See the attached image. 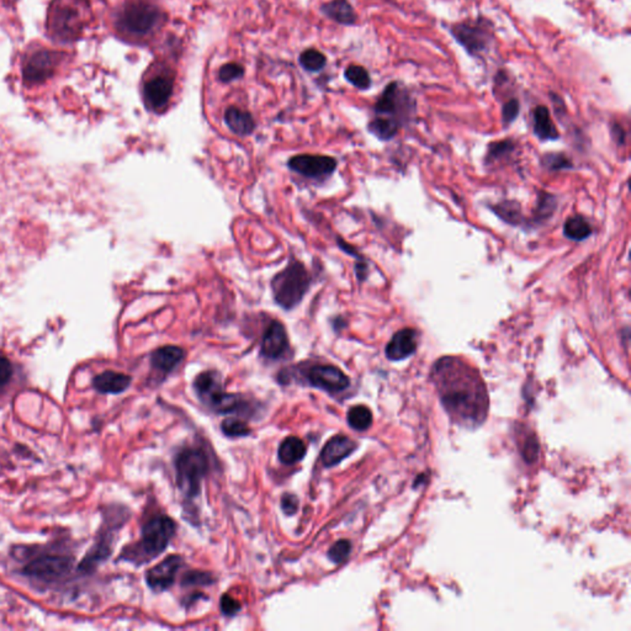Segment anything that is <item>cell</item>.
<instances>
[{"label":"cell","instance_id":"e575fe53","mask_svg":"<svg viewBox=\"0 0 631 631\" xmlns=\"http://www.w3.org/2000/svg\"><path fill=\"white\" fill-rule=\"evenodd\" d=\"M244 74V69L238 63H226L218 71V79L222 83H231Z\"/></svg>","mask_w":631,"mask_h":631},{"label":"cell","instance_id":"277c9868","mask_svg":"<svg viewBox=\"0 0 631 631\" xmlns=\"http://www.w3.org/2000/svg\"><path fill=\"white\" fill-rule=\"evenodd\" d=\"M194 389L199 399L218 413H233L242 411L247 404L238 394H227L223 389L222 378L218 371H204L194 380Z\"/></svg>","mask_w":631,"mask_h":631},{"label":"cell","instance_id":"4fadbf2b","mask_svg":"<svg viewBox=\"0 0 631 631\" xmlns=\"http://www.w3.org/2000/svg\"><path fill=\"white\" fill-rule=\"evenodd\" d=\"M174 91L172 76L158 74L146 81L143 86V99L147 109L151 112H162L167 107Z\"/></svg>","mask_w":631,"mask_h":631},{"label":"cell","instance_id":"f35d334b","mask_svg":"<svg viewBox=\"0 0 631 631\" xmlns=\"http://www.w3.org/2000/svg\"><path fill=\"white\" fill-rule=\"evenodd\" d=\"M220 606H221V611H222L223 614L227 616H236L239 609H241V604L234 598L228 596V595H225L221 598Z\"/></svg>","mask_w":631,"mask_h":631},{"label":"cell","instance_id":"7c38bea8","mask_svg":"<svg viewBox=\"0 0 631 631\" xmlns=\"http://www.w3.org/2000/svg\"><path fill=\"white\" fill-rule=\"evenodd\" d=\"M73 559L68 556L44 555L24 567V573L44 581L57 580L71 571Z\"/></svg>","mask_w":631,"mask_h":631},{"label":"cell","instance_id":"5bb4252c","mask_svg":"<svg viewBox=\"0 0 631 631\" xmlns=\"http://www.w3.org/2000/svg\"><path fill=\"white\" fill-rule=\"evenodd\" d=\"M306 378L311 386L327 392H340L350 384L348 376L334 365H314Z\"/></svg>","mask_w":631,"mask_h":631},{"label":"cell","instance_id":"30bf717a","mask_svg":"<svg viewBox=\"0 0 631 631\" xmlns=\"http://www.w3.org/2000/svg\"><path fill=\"white\" fill-rule=\"evenodd\" d=\"M288 167L290 171L308 179L324 180L333 174L338 167V162L333 157L298 154L288 159Z\"/></svg>","mask_w":631,"mask_h":631},{"label":"cell","instance_id":"ba28073f","mask_svg":"<svg viewBox=\"0 0 631 631\" xmlns=\"http://www.w3.org/2000/svg\"><path fill=\"white\" fill-rule=\"evenodd\" d=\"M175 469L180 490L189 497L199 495L200 484L208 471L206 454L195 448L182 450L175 459Z\"/></svg>","mask_w":631,"mask_h":631},{"label":"cell","instance_id":"d590c367","mask_svg":"<svg viewBox=\"0 0 631 631\" xmlns=\"http://www.w3.org/2000/svg\"><path fill=\"white\" fill-rule=\"evenodd\" d=\"M543 163L550 171H560L572 167L570 159L562 153H549L543 158Z\"/></svg>","mask_w":631,"mask_h":631},{"label":"cell","instance_id":"9c48e42d","mask_svg":"<svg viewBox=\"0 0 631 631\" xmlns=\"http://www.w3.org/2000/svg\"><path fill=\"white\" fill-rule=\"evenodd\" d=\"M175 529V522L167 515H157L148 520L143 526L142 539L137 546L142 551L140 554L143 555V560H150L161 555L167 549Z\"/></svg>","mask_w":631,"mask_h":631},{"label":"cell","instance_id":"1f68e13d","mask_svg":"<svg viewBox=\"0 0 631 631\" xmlns=\"http://www.w3.org/2000/svg\"><path fill=\"white\" fill-rule=\"evenodd\" d=\"M213 576L204 571H189L182 577V586H207L213 583Z\"/></svg>","mask_w":631,"mask_h":631},{"label":"cell","instance_id":"e0dca14e","mask_svg":"<svg viewBox=\"0 0 631 631\" xmlns=\"http://www.w3.org/2000/svg\"><path fill=\"white\" fill-rule=\"evenodd\" d=\"M417 349V332L404 328L394 333L386 347V357L392 361H399L411 357Z\"/></svg>","mask_w":631,"mask_h":631},{"label":"cell","instance_id":"3957f363","mask_svg":"<svg viewBox=\"0 0 631 631\" xmlns=\"http://www.w3.org/2000/svg\"><path fill=\"white\" fill-rule=\"evenodd\" d=\"M493 22L490 19L479 16L474 20L454 22L449 27V34L470 57L482 58L490 52L493 46Z\"/></svg>","mask_w":631,"mask_h":631},{"label":"cell","instance_id":"2e32d148","mask_svg":"<svg viewBox=\"0 0 631 631\" xmlns=\"http://www.w3.org/2000/svg\"><path fill=\"white\" fill-rule=\"evenodd\" d=\"M182 564V559L180 556H168L162 562L147 571V585L154 592L166 591L175 581V576Z\"/></svg>","mask_w":631,"mask_h":631},{"label":"cell","instance_id":"4316f807","mask_svg":"<svg viewBox=\"0 0 631 631\" xmlns=\"http://www.w3.org/2000/svg\"><path fill=\"white\" fill-rule=\"evenodd\" d=\"M345 79L360 91H368L373 86V81L368 69L358 65H350L344 72Z\"/></svg>","mask_w":631,"mask_h":631},{"label":"cell","instance_id":"7402d4cb","mask_svg":"<svg viewBox=\"0 0 631 631\" xmlns=\"http://www.w3.org/2000/svg\"><path fill=\"white\" fill-rule=\"evenodd\" d=\"M132 379L126 374L117 373V371H104L98 375L93 385L96 391L101 394H121L125 390L128 389L131 385Z\"/></svg>","mask_w":631,"mask_h":631},{"label":"cell","instance_id":"f546056e","mask_svg":"<svg viewBox=\"0 0 631 631\" xmlns=\"http://www.w3.org/2000/svg\"><path fill=\"white\" fill-rule=\"evenodd\" d=\"M492 210L495 211L502 220H505V222L512 223V225H518L522 218L520 215V207L515 202H503L497 206L492 207Z\"/></svg>","mask_w":631,"mask_h":631},{"label":"cell","instance_id":"b9f144b4","mask_svg":"<svg viewBox=\"0 0 631 631\" xmlns=\"http://www.w3.org/2000/svg\"><path fill=\"white\" fill-rule=\"evenodd\" d=\"M538 449H539V446H538V443H536L534 438H529V439L525 440L524 449H523V456H524L525 460L526 461H533V460L536 459V455H538Z\"/></svg>","mask_w":631,"mask_h":631},{"label":"cell","instance_id":"f1b7e54d","mask_svg":"<svg viewBox=\"0 0 631 631\" xmlns=\"http://www.w3.org/2000/svg\"><path fill=\"white\" fill-rule=\"evenodd\" d=\"M300 65L303 66V69L314 73L324 69L327 65V58L322 52L314 48H308L300 55Z\"/></svg>","mask_w":631,"mask_h":631},{"label":"cell","instance_id":"7bdbcfd3","mask_svg":"<svg viewBox=\"0 0 631 631\" xmlns=\"http://www.w3.org/2000/svg\"><path fill=\"white\" fill-rule=\"evenodd\" d=\"M611 136L614 137V140L619 145H624L626 136L625 131H624V128L619 124H613L611 125Z\"/></svg>","mask_w":631,"mask_h":631},{"label":"cell","instance_id":"5b68a950","mask_svg":"<svg viewBox=\"0 0 631 631\" xmlns=\"http://www.w3.org/2000/svg\"><path fill=\"white\" fill-rule=\"evenodd\" d=\"M84 0H56L51 9L48 30L62 42L76 41L84 27Z\"/></svg>","mask_w":631,"mask_h":631},{"label":"cell","instance_id":"4dcf8cb0","mask_svg":"<svg viewBox=\"0 0 631 631\" xmlns=\"http://www.w3.org/2000/svg\"><path fill=\"white\" fill-rule=\"evenodd\" d=\"M221 430L227 437H247L251 434V428L247 423L236 418L225 419L221 425Z\"/></svg>","mask_w":631,"mask_h":631},{"label":"cell","instance_id":"d4e9b609","mask_svg":"<svg viewBox=\"0 0 631 631\" xmlns=\"http://www.w3.org/2000/svg\"><path fill=\"white\" fill-rule=\"evenodd\" d=\"M401 125L399 122L387 119V117H375L368 125V130L373 133L380 141H390L392 140L399 130Z\"/></svg>","mask_w":631,"mask_h":631},{"label":"cell","instance_id":"74e56055","mask_svg":"<svg viewBox=\"0 0 631 631\" xmlns=\"http://www.w3.org/2000/svg\"><path fill=\"white\" fill-rule=\"evenodd\" d=\"M513 150H514V145H513V142L510 141V140L492 142L490 145V148H489L487 158H492V159L502 158V157L508 154L510 152H513Z\"/></svg>","mask_w":631,"mask_h":631},{"label":"cell","instance_id":"d6986e66","mask_svg":"<svg viewBox=\"0 0 631 631\" xmlns=\"http://www.w3.org/2000/svg\"><path fill=\"white\" fill-rule=\"evenodd\" d=\"M185 358V350L175 345H166L154 350L151 355V364L153 369L161 371L163 374H169L182 363Z\"/></svg>","mask_w":631,"mask_h":631},{"label":"cell","instance_id":"ac0fdd59","mask_svg":"<svg viewBox=\"0 0 631 631\" xmlns=\"http://www.w3.org/2000/svg\"><path fill=\"white\" fill-rule=\"evenodd\" d=\"M355 449H357L355 441L345 435H336L332 439L327 441V444L324 445V450L321 453L322 464L326 467L336 466L342 460L348 458L349 455L352 454Z\"/></svg>","mask_w":631,"mask_h":631},{"label":"cell","instance_id":"8d00e7d4","mask_svg":"<svg viewBox=\"0 0 631 631\" xmlns=\"http://www.w3.org/2000/svg\"><path fill=\"white\" fill-rule=\"evenodd\" d=\"M555 199L546 192L540 194V200L538 204V210H536V216L539 220L550 218L555 210Z\"/></svg>","mask_w":631,"mask_h":631},{"label":"cell","instance_id":"cb8c5ba5","mask_svg":"<svg viewBox=\"0 0 631 631\" xmlns=\"http://www.w3.org/2000/svg\"><path fill=\"white\" fill-rule=\"evenodd\" d=\"M279 459L286 465L296 464L305 458L306 445L298 437H288L279 446Z\"/></svg>","mask_w":631,"mask_h":631},{"label":"cell","instance_id":"52a82bcc","mask_svg":"<svg viewBox=\"0 0 631 631\" xmlns=\"http://www.w3.org/2000/svg\"><path fill=\"white\" fill-rule=\"evenodd\" d=\"M163 13L145 0H133L124 6L117 18V27L132 36H146L161 24Z\"/></svg>","mask_w":631,"mask_h":631},{"label":"cell","instance_id":"d6a6232c","mask_svg":"<svg viewBox=\"0 0 631 631\" xmlns=\"http://www.w3.org/2000/svg\"><path fill=\"white\" fill-rule=\"evenodd\" d=\"M520 114V101L517 98H510L502 107V122L503 126L508 127L517 120Z\"/></svg>","mask_w":631,"mask_h":631},{"label":"cell","instance_id":"8992f818","mask_svg":"<svg viewBox=\"0 0 631 631\" xmlns=\"http://www.w3.org/2000/svg\"><path fill=\"white\" fill-rule=\"evenodd\" d=\"M416 107L417 101L412 91L402 81H390L375 102V117H387L404 126L413 117Z\"/></svg>","mask_w":631,"mask_h":631},{"label":"cell","instance_id":"603a6c76","mask_svg":"<svg viewBox=\"0 0 631 631\" xmlns=\"http://www.w3.org/2000/svg\"><path fill=\"white\" fill-rule=\"evenodd\" d=\"M321 11L331 20L340 25L353 26L358 20V15L348 0H332L321 6Z\"/></svg>","mask_w":631,"mask_h":631},{"label":"cell","instance_id":"44dd1931","mask_svg":"<svg viewBox=\"0 0 631 631\" xmlns=\"http://www.w3.org/2000/svg\"><path fill=\"white\" fill-rule=\"evenodd\" d=\"M533 131L540 141H556L560 138V133L545 105H538L533 112Z\"/></svg>","mask_w":631,"mask_h":631},{"label":"cell","instance_id":"484cf974","mask_svg":"<svg viewBox=\"0 0 631 631\" xmlns=\"http://www.w3.org/2000/svg\"><path fill=\"white\" fill-rule=\"evenodd\" d=\"M564 233L569 239L581 242L591 236L592 228L585 218L581 216H573L567 218L564 226Z\"/></svg>","mask_w":631,"mask_h":631},{"label":"cell","instance_id":"83f0119b","mask_svg":"<svg viewBox=\"0 0 631 631\" xmlns=\"http://www.w3.org/2000/svg\"><path fill=\"white\" fill-rule=\"evenodd\" d=\"M347 419H348L349 425L353 430L361 432V430L370 428V425L373 423V413L365 406H355L353 409H349Z\"/></svg>","mask_w":631,"mask_h":631},{"label":"cell","instance_id":"ffe728a7","mask_svg":"<svg viewBox=\"0 0 631 631\" xmlns=\"http://www.w3.org/2000/svg\"><path fill=\"white\" fill-rule=\"evenodd\" d=\"M223 119L228 128L237 136H251L255 130V121L253 119L252 114L239 107H228L225 112Z\"/></svg>","mask_w":631,"mask_h":631},{"label":"cell","instance_id":"8fae6325","mask_svg":"<svg viewBox=\"0 0 631 631\" xmlns=\"http://www.w3.org/2000/svg\"><path fill=\"white\" fill-rule=\"evenodd\" d=\"M60 63V53L39 50L26 58L22 65V78L27 84H40L55 74Z\"/></svg>","mask_w":631,"mask_h":631},{"label":"cell","instance_id":"60d3db41","mask_svg":"<svg viewBox=\"0 0 631 631\" xmlns=\"http://www.w3.org/2000/svg\"><path fill=\"white\" fill-rule=\"evenodd\" d=\"M13 376V365L6 357H0V387L6 386Z\"/></svg>","mask_w":631,"mask_h":631},{"label":"cell","instance_id":"7a4b0ae2","mask_svg":"<svg viewBox=\"0 0 631 631\" xmlns=\"http://www.w3.org/2000/svg\"><path fill=\"white\" fill-rule=\"evenodd\" d=\"M311 286V275L296 258H291L286 268L279 272L270 283L275 303L290 311L303 301Z\"/></svg>","mask_w":631,"mask_h":631},{"label":"cell","instance_id":"836d02e7","mask_svg":"<svg viewBox=\"0 0 631 631\" xmlns=\"http://www.w3.org/2000/svg\"><path fill=\"white\" fill-rule=\"evenodd\" d=\"M350 550H352L350 541L345 540V539L338 540L329 549L328 557L333 561L334 564H340L348 559Z\"/></svg>","mask_w":631,"mask_h":631},{"label":"cell","instance_id":"9a60e30c","mask_svg":"<svg viewBox=\"0 0 631 631\" xmlns=\"http://www.w3.org/2000/svg\"><path fill=\"white\" fill-rule=\"evenodd\" d=\"M290 350L288 336L286 328L281 322L272 321L268 328L263 334L260 354L263 358L269 360H279L285 357Z\"/></svg>","mask_w":631,"mask_h":631},{"label":"cell","instance_id":"ab89813d","mask_svg":"<svg viewBox=\"0 0 631 631\" xmlns=\"http://www.w3.org/2000/svg\"><path fill=\"white\" fill-rule=\"evenodd\" d=\"M281 508L286 515H293L298 510V498L293 493H285L281 498Z\"/></svg>","mask_w":631,"mask_h":631},{"label":"cell","instance_id":"6da1fadb","mask_svg":"<svg viewBox=\"0 0 631 631\" xmlns=\"http://www.w3.org/2000/svg\"><path fill=\"white\" fill-rule=\"evenodd\" d=\"M434 375L446 412L461 425H480L487 416L489 397L479 375L453 358L440 359Z\"/></svg>","mask_w":631,"mask_h":631}]
</instances>
